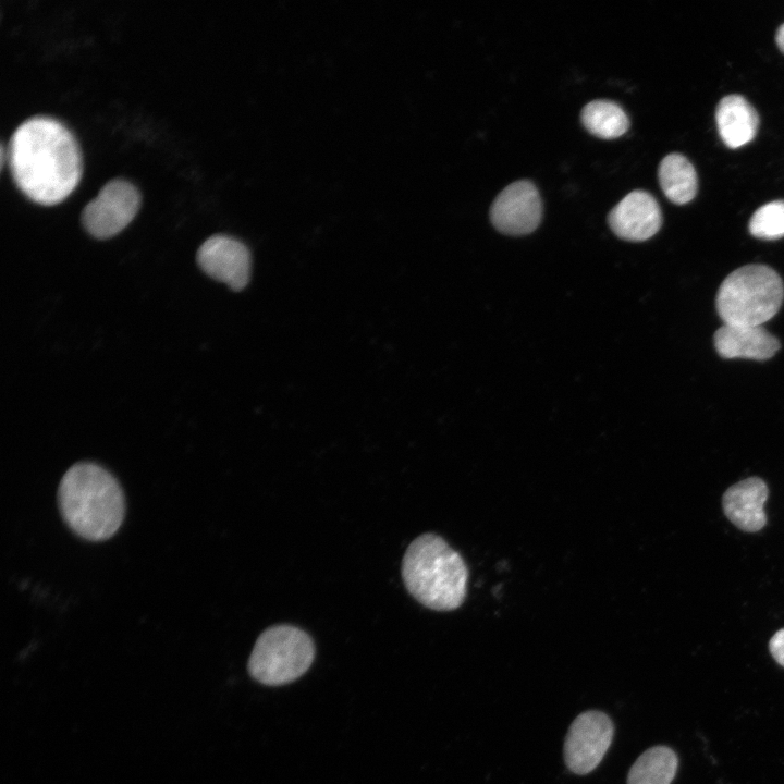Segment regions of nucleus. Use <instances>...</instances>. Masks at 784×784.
Listing matches in <instances>:
<instances>
[{"label": "nucleus", "instance_id": "1", "mask_svg": "<svg viewBox=\"0 0 784 784\" xmlns=\"http://www.w3.org/2000/svg\"><path fill=\"white\" fill-rule=\"evenodd\" d=\"M8 162L16 186L33 201L53 205L76 186L82 172L78 145L70 130L48 115H33L13 131Z\"/></svg>", "mask_w": 784, "mask_h": 784}, {"label": "nucleus", "instance_id": "2", "mask_svg": "<svg viewBox=\"0 0 784 784\" xmlns=\"http://www.w3.org/2000/svg\"><path fill=\"white\" fill-rule=\"evenodd\" d=\"M58 502L66 525L89 541L109 539L124 518L125 500L119 481L91 462L76 463L65 471Z\"/></svg>", "mask_w": 784, "mask_h": 784}, {"label": "nucleus", "instance_id": "3", "mask_svg": "<svg viewBox=\"0 0 784 784\" xmlns=\"http://www.w3.org/2000/svg\"><path fill=\"white\" fill-rule=\"evenodd\" d=\"M402 578L419 603L436 611H451L464 602L468 568L462 555L442 537L427 532L407 547Z\"/></svg>", "mask_w": 784, "mask_h": 784}, {"label": "nucleus", "instance_id": "4", "mask_svg": "<svg viewBox=\"0 0 784 784\" xmlns=\"http://www.w3.org/2000/svg\"><path fill=\"white\" fill-rule=\"evenodd\" d=\"M784 298L775 270L747 265L730 273L718 291L716 310L725 324L761 326L773 318Z\"/></svg>", "mask_w": 784, "mask_h": 784}, {"label": "nucleus", "instance_id": "5", "mask_svg": "<svg viewBox=\"0 0 784 784\" xmlns=\"http://www.w3.org/2000/svg\"><path fill=\"white\" fill-rule=\"evenodd\" d=\"M315 658L314 641L303 629L287 624L264 630L248 660V672L257 682L279 686L301 677Z\"/></svg>", "mask_w": 784, "mask_h": 784}, {"label": "nucleus", "instance_id": "6", "mask_svg": "<svg viewBox=\"0 0 784 784\" xmlns=\"http://www.w3.org/2000/svg\"><path fill=\"white\" fill-rule=\"evenodd\" d=\"M140 205L137 187L122 177L107 181L82 209L81 222L96 238H108L123 230Z\"/></svg>", "mask_w": 784, "mask_h": 784}, {"label": "nucleus", "instance_id": "7", "mask_svg": "<svg viewBox=\"0 0 784 784\" xmlns=\"http://www.w3.org/2000/svg\"><path fill=\"white\" fill-rule=\"evenodd\" d=\"M614 733L603 712L580 713L571 724L564 742V761L569 771L584 775L595 770L608 751Z\"/></svg>", "mask_w": 784, "mask_h": 784}, {"label": "nucleus", "instance_id": "8", "mask_svg": "<svg viewBox=\"0 0 784 784\" xmlns=\"http://www.w3.org/2000/svg\"><path fill=\"white\" fill-rule=\"evenodd\" d=\"M542 203L535 184L520 180L506 186L493 200L490 220L493 226L507 235H525L540 223Z\"/></svg>", "mask_w": 784, "mask_h": 784}, {"label": "nucleus", "instance_id": "9", "mask_svg": "<svg viewBox=\"0 0 784 784\" xmlns=\"http://www.w3.org/2000/svg\"><path fill=\"white\" fill-rule=\"evenodd\" d=\"M201 270L209 277L240 291L250 278L252 256L241 241L224 234H215L199 246L196 255Z\"/></svg>", "mask_w": 784, "mask_h": 784}, {"label": "nucleus", "instance_id": "10", "mask_svg": "<svg viewBox=\"0 0 784 784\" xmlns=\"http://www.w3.org/2000/svg\"><path fill=\"white\" fill-rule=\"evenodd\" d=\"M608 223L618 237L640 242L660 230L662 215L652 195L645 191H633L612 208Z\"/></svg>", "mask_w": 784, "mask_h": 784}, {"label": "nucleus", "instance_id": "11", "mask_svg": "<svg viewBox=\"0 0 784 784\" xmlns=\"http://www.w3.org/2000/svg\"><path fill=\"white\" fill-rule=\"evenodd\" d=\"M768 493L765 482L757 477L733 485L723 495L726 517L744 531L760 530L767 523L763 507Z\"/></svg>", "mask_w": 784, "mask_h": 784}, {"label": "nucleus", "instance_id": "12", "mask_svg": "<svg viewBox=\"0 0 784 784\" xmlns=\"http://www.w3.org/2000/svg\"><path fill=\"white\" fill-rule=\"evenodd\" d=\"M714 345L724 358L764 360L780 348L779 340L761 326L723 324L714 334Z\"/></svg>", "mask_w": 784, "mask_h": 784}, {"label": "nucleus", "instance_id": "13", "mask_svg": "<svg viewBox=\"0 0 784 784\" xmlns=\"http://www.w3.org/2000/svg\"><path fill=\"white\" fill-rule=\"evenodd\" d=\"M719 134L730 148L746 145L755 137L759 118L754 107L740 95L722 98L715 111Z\"/></svg>", "mask_w": 784, "mask_h": 784}, {"label": "nucleus", "instance_id": "14", "mask_svg": "<svg viewBox=\"0 0 784 784\" xmlns=\"http://www.w3.org/2000/svg\"><path fill=\"white\" fill-rule=\"evenodd\" d=\"M658 177L664 195L674 204H686L697 193L695 168L683 155L665 156L660 162Z\"/></svg>", "mask_w": 784, "mask_h": 784}, {"label": "nucleus", "instance_id": "15", "mask_svg": "<svg viewBox=\"0 0 784 784\" xmlns=\"http://www.w3.org/2000/svg\"><path fill=\"white\" fill-rule=\"evenodd\" d=\"M678 767L673 749L654 746L642 752L632 765L627 784H671Z\"/></svg>", "mask_w": 784, "mask_h": 784}, {"label": "nucleus", "instance_id": "16", "mask_svg": "<svg viewBox=\"0 0 784 784\" xmlns=\"http://www.w3.org/2000/svg\"><path fill=\"white\" fill-rule=\"evenodd\" d=\"M580 119L589 133L603 139L617 138L629 127V120L623 108L611 100L598 99L588 102L581 110Z\"/></svg>", "mask_w": 784, "mask_h": 784}, {"label": "nucleus", "instance_id": "17", "mask_svg": "<svg viewBox=\"0 0 784 784\" xmlns=\"http://www.w3.org/2000/svg\"><path fill=\"white\" fill-rule=\"evenodd\" d=\"M749 231L763 240L784 236V201H771L758 208L750 219Z\"/></svg>", "mask_w": 784, "mask_h": 784}, {"label": "nucleus", "instance_id": "18", "mask_svg": "<svg viewBox=\"0 0 784 784\" xmlns=\"http://www.w3.org/2000/svg\"><path fill=\"white\" fill-rule=\"evenodd\" d=\"M769 649L775 661L784 666V628L772 636L769 642Z\"/></svg>", "mask_w": 784, "mask_h": 784}, {"label": "nucleus", "instance_id": "19", "mask_svg": "<svg viewBox=\"0 0 784 784\" xmlns=\"http://www.w3.org/2000/svg\"><path fill=\"white\" fill-rule=\"evenodd\" d=\"M775 40H776V44H777L780 50L784 53V24H782L779 27V29L776 32Z\"/></svg>", "mask_w": 784, "mask_h": 784}]
</instances>
